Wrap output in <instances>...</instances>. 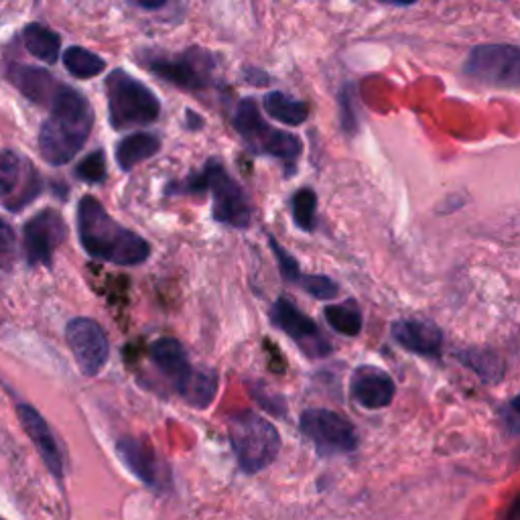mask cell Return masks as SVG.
<instances>
[{"mask_svg": "<svg viewBox=\"0 0 520 520\" xmlns=\"http://www.w3.org/2000/svg\"><path fill=\"white\" fill-rule=\"evenodd\" d=\"M78 234L84 250L92 258L110 265L137 267L151 254L149 242L137 232L120 226L92 195L80 200Z\"/></svg>", "mask_w": 520, "mask_h": 520, "instance_id": "6da1fadb", "label": "cell"}, {"mask_svg": "<svg viewBox=\"0 0 520 520\" xmlns=\"http://www.w3.org/2000/svg\"><path fill=\"white\" fill-rule=\"evenodd\" d=\"M94 126L88 100L70 86H59L51 100V114L39 130V153L49 165L70 163L86 145Z\"/></svg>", "mask_w": 520, "mask_h": 520, "instance_id": "7a4b0ae2", "label": "cell"}, {"mask_svg": "<svg viewBox=\"0 0 520 520\" xmlns=\"http://www.w3.org/2000/svg\"><path fill=\"white\" fill-rule=\"evenodd\" d=\"M171 191L183 193H206L210 191L214 198V218L232 228H246L250 224V204L242 187L230 177L224 165L216 159L208 161L206 167L191 175L179 187Z\"/></svg>", "mask_w": 520, "mask_h": 520, "instance_id": "3957f363", "label": "cell"}, {"mask_svg": "<svg viewBox=\"0 0 520 520\" xmlns=\"http://www.w3.org/2000/svg\"><path fill=\"white\" fill-rule=\"evenodd\" d=\"M228 431L238 466L246 474H256L269 468L279 455V431L260 415L238 413L230 419Z\"/></svg>", "mask_w": 520, "mask_h": 520, "instance_id": "277c9868", "label": "cell"}, {"mask_svg": "<svg viewBox=\"0 0 520 520\" xmlns=\"http://www.w3.org/2000/svg\"><path fill=\"white\" fill-rule=\"evenodd\" d=\"M110 124L116 130L147 126L159 120V98L139 80L116 70L106 80Z\"/></svg>", "mask_w": 520, "mask_h": 520, "instance_id": "5b68a950", "label": "cell"}, {"mask_svg": "<svg viewBox=\"0 0 520 520\" xmlns=\"http://www.w3.org/2000/svg\"><path fill=\"white\" fill-rule=\"evenodd\" d=\"M234 126L250 151L258 155H271L291 169L295 167L303 149L301 141L295 135L285 133V130L273 128L258 112V106L252 98L238 102L234 112Z\"/></svg>", "mask_w": 520, "mask_h": 520, "instance_id": "8992f818", "label": "cell"}, {"mask_svg": "<svg viewBox=\"0 0 520 520\" xmlns=\"http://www.w3.org/2000/svg\"><path fill=\"white\" fill-rule=\"evenodd\" d=\"M464 72L492 88H520V47L516 45H478L470 51Z\"/></svg>", "mask_w": 520, "mask_h": 520, "instance_id": "52a82bcc", "label": "cell"}, {"mask_svg": "<svg viewBox=\"0 0 520 520\" xmlns=\"http://www.w3.org/2000/svg\"><path fill=\"white\" fill-rule=\"evenodd\" d=\"M301 431L323 455L350 453L358 445L356 427L340 413L328 409H309L301 415Z\"/></svg>", "mask_w": 520, "mask_h": 520, "instance_id": "ba28073f", "label": "cell"}, {"mask_svg": "<svg viewBox=\"0 0 520 520\" xmlns=\"http://www.w3.org/2000/svg\"><path fill=\"white\" fill-rule=\"evenodd\" d=\"M214 63L210 55L200 49H189L177 57H155L149 61V70L165 82L183 90H204L210 82Z\"/></svg>", "mask_w": 520, "mask_h": 520, "instance_id": "9c48e42d", "label": "cell"}, {"mask_svg": "<svg viewBox=\"0 0 520 520\" xmlns=\"http://www.w3.org/2000/svg\"><path fill=\"white\" fill-rule=\"evenodd\" d=\"M65 340L86 376H96L108 360V338L102 325L90 317H78L68 323Z\"/></svg>", "mask_w": 520, "mask_h": 520, "instance_id": "30bf717a", "label": "cell"}, {"mask_svg": "<svg viewBox=\"0 0 520 520\" xmlns=\"http://www.w3.org/2000/svg\"><path fill=\"white\" fill-rule=\"evenodd\" d=\"M68 236L63 218L55 210H43L23 228V244L29 265H51L53 252Z\"/></svg>", "mask_w": 520, "mask_h": 520, "instance_id": "8fae6325", "label": "cell"}, {"mask_svg": "<svg viewBox=\"0 0 520 520\" xmlns=\"http://www.w3.org/2000/svg\"><path fill=\"white\" fill-rule=\"evenodd\" d=\"M23 159L13 151H0V200L13 212L21 210L37 198L41 189L35 169L23 177Z\"/></svg>", "mask_w": 520, "mask_h": 520, "instance_id": "7c38bea8", "label": "cell"}, {"mask_svg": "<svg viewBox=\"0 0 520 520\" xmlns=\"http://www.w3.org/2000/svg\"><path fill=\"white\" fill-rule=\"evenodd\" d=\"M271 315L277 328H281L309 356H325L330 352V344L323 340L317 325L303 311H299L289 299H279Z\"/></svg>", "mask_w": 520, "mask_h": 520, "instance_id": "4fadbf2b", "label": "cell"}, {"mask_svg": "<svg viewBox=\"0 0 520 520\" xmlns=\"http://www.w3.org/2000/svg\"><path fill=\"white\" fill-rule=\"evenodd\" d=\"M350 393L360 407L368 411H378L393 403L395 382L384 370L376 366H360L352 374Z\"/></svg>", "mask_w": 520, "mask_h": 520, "instance_id": "5bb4252c", "label": "cell"}, {"mask_svg": "<svg viewBox=\"0 0 520 520\" xmlns=\"http://www.w3.org/2000/svg\"><path fill=\"white\" fill-rule=\"evenodd\" d=\"M395 340L409 352L435 358L441 352L443 336L435 323L425 319H403L393 325Z\"/></svg>", "mask_w": 520, "mask_h": 520, "instance_id": "9a60e30c", "label": "cell"}, {"mask_svg": "<svg viewBox=\"0 0 520 520\" xmlns=\"http://www.w3.org/2000/svg\"><path fill=\"white\" fill-rule=\"evenodd\" d=\"M19 419L21 425L25 427L29 439L35 443V447L39 449L43 462L47 464L49 472L61 480L63 478V460H61V453L57 447L55 437L51 435L49 425L45 423V419L39 415L37 409H33L31 405H19Z\"/></svg>", "mask_w": 520, "mask_h": 520, "instance_id": "2e32d148", "label": "cell"}, {"mask_svg": "<svg viewBox=\"0 0 520 520\" xmlns=\"http://www.w3.org/2000/svg\"><path fill=\"white\" fill-rule=\"evenodd\" d=\"M116 451L120 455V460L124 462V466L133 472L139 480H143L149 486H159L161 476H159V464H157V455L153 453V449L149 445H145L143 441L135 439V437H124L118 441Z\"/></svg>", "mask_w": 520, "mask_h": 520, "instance_id": "e0dca14e", "label": "cell"}, {"mask_svg": "<svg viewBox=\"0 0 520 520\" xmlns=\"http://www.w3.org/2000/svg\"><path fill=\"white\" fill-rule=\"evenodd\" d=\"M151 358L157 364V368L173 380L175 388L191 374L193 366L189 364L185 348L173 340V338H161L151 346Z\"/></svg>", "mask_w": 520, "mask_h": 520, "instance_id": "ac0fdd59", "label": "cell"}, {"mask_svg": "<svg viewBox=\"0 0 520 520\" xmlns=\"http://www.w3.org/2000/svg\"><path fill=\"white\" fill-rule=\"evenodd\" d=\"M177 393L187 405L206 409L218 395V374L208 368H193L191 374L177 386Z\"/></svg>", "mask_w": 520, "mask_h": 520, "instance_id": "d6986e66", "label": "cell"}, {"mask_svg": "<svg viewBox=\"0 0 520 520\" xmlns=\"http://www.w3.org/2000/svg\"><path fill=\"white\" fill-rule=\"evenodd\" d=\"M13 84L21 90L25 98H29L35 104H49L59 88V84L53 80V76L41 68H15L11 72Z\"/></svg>", "mask_w": 520, "mask_h": 520, "instance_id": "ffe728a7", "label": "cell"}, {"mask_svg": "<svg viewBox=\"0 0 520 520\" xmlns=\"http://www.w3.org/2000/svg\"><path fill=\"white\" fill-rule=\"evenodd\" d=\"M159 147H161V141L151 133L128 135L116 145V163L122 171H130V169H135L139 163L157 155Z\"/></svg>", "mask_w": 520, "mask_h": 520, "instance_id": "44dd1931", "label": "cell"}, {"mask_svg": "<svg viewBox=\"0 0 520 520\" xmlns=\"http://www.w3.org/2000/svg\"><path fill=\"white\" fill-rule=\"evenodd\" d=\"M23 41H25L27 51L33 57H37L39 61H43L47 65L57 63L59 49H61V39L49 27L39 25V23L27 25L25 31H23Z\"/></svg>", "mask_w": 520, "mask_h": 520, "instance_id": "7402d4cb", "label": "cell"}, {"mask_svg": "<svg viewBox=\"0 0 520 520\" xmlns=\"http://www.w3.org/2000/svg\"><path fill=\"white\" fill-rule=\"evenodd\" d=\"M265 110L271 118L287 124V126H299L309 116V106L301 100H295L293 96L285 92H271L265 96Z\"/></svg>", "mask_w": 520, "mask_h": 520, "instance_id": "603a6c76", "label": "cell"}, {"mask_svg": "<svg viewBox=\"0 0 520 520\" xmlns=\"http://www.w3.org/2000/svg\"><path fill=\"white\" fill-rule=\"evenodd\" d=\"M63 65H65V70H68L78 80L96 78L106 70V61L100 55H96L84 47H78V45L65 49Z\"/></svg>", "mask_w": 520, "mask_h": 520, "instance_id": "cb8c5ba5", "label": "cell"}, {"mask_svg": "<svg viewBox=\"0 0 520 520\" xmlns=\"http://www.w3.org/2000/svg\"><path fill=\"white\" fill-rule=\"evenodd\" d=\"M323 315L325 321L330 323V328L342 336H358L362 332V313L352 301L342 305H328Z\"/></svg>", "mask_w": 520, "mask_h": 520, "instance_id": "d4e9b609", "label": "cell"}, {"mask_svg": "<svg viewBox=\"0 0 520 520\" xmlns=\"http://www.w3.org/2000/svg\"><path fill=\"white\" fill-rule=\"evenodd\" d=\"M291 208H293L295 224H297L301 230L311 232V230L315 228V212H317V195H315V191L309 189V187L299 189V191L293 195Z\"/></svg>", "mask_w": 520, "mask_h": 520, "instance_id": "484cf974", "label": "cell"}, {"mask_svg": "<svg viewBox=\"0 0 520 520\" xmlns=\"http://www.w3.org/2000/svg\"><path fill=\"white\" fill-rule=\"evenodd\" d=\"M309 295L323 299V301H330L334 297H338L340 289L338 285L330 279V277H323V275H301L297 281Z\"/></svg>", "mask_w": 520, "mask_h": 520, "instance_id": "4316f807", "label": "cell"}, {"mask_svg": "<svg viewBox=\"0 0 520 520\" xmlns=\"http://www.w3.org/2000/svg\"><path fill=\"white\" fill-rule=\"evenodd\" d=\"M76 175L86 181V183H100L106 177V161H104V153L102 151H94L90 153L78 167H76Z\"/></svg>", "mask_w": 520, "mask_h": 520, "instance_id": "83f0119b", "label": "cell"}, {"mask_svg": "<svg viewBox=\"0 0 520 520\" xmlns=\"http://www.w3.org/2000/svg\"><path fill=\"white\" fill-rule=\"evenodd\" d=\"M462 360L474 368L478 374H482L484 378H490V380H496L500 376V362L492 356V354H480V352H468L466 356H462Z\"/></svg>", "mask_w": 520, "mask_h": 520, "instance_id": "f1b7e54d", "label": "cell"}, {"mask_svg": "<svg viewBox=\"0 0 520 520\" xmlns=\"http://www.w3.org/2000/svg\"><path fill=\"white\" fill-rule=\"evenodd\" d=\"M17 254V242L13 228L0 220V271H9L15 263Z\"/></svg>", "mask_w": 520, "mask_h": 520, "instance_id": "f546056e", "label": "cell"}, {"mask_svg": "<svg viewBox=\"0 0 520 520\" xmlns=\"http://www.w3.org/2000/svg\"><path fill=\"white\" fill-rule=\"evenodd\" d=\"M271 246H273V250H275L277 260H279V267H281L283 277H285L287 281H299L301 271H299L297 260H295L287 250H283V248L275 242V238H271Z\"/></svg>", "mask_w": 520, "mask_h": 520, "instance_id": "4dcf8cb0", "label": "cell"}, {"mask_svg": "<svg viewBox=\"0 0 520 520\" xmlns=\"http://www.w3.org/2000/svg\"><path fill=\"white\" fill-rule=\"evenodd\" d=\"M340 104H342V124L346 128V133H354L358 126V118H356V110H354L352 86L344 88V92L340 94Z\"/></svg>", "mask_w": 520, "mask_h": 520, "instance_id": "1f68e13d", "label": "cell"}, {"mask_svg": "<svg viewBox=\"0 0 520 520\" xmlns=\"http://www.w3.org/2000/svg\"><path fill=\"white\" fill-rule=\"evenodd\" d=\"M135 7H141V9H147V11H155V9H161L167 5V0H130Z\"/></svg>", "mask_w": 520, "mask_h": 520, "instance_id": "d6a6232c", "label": "cell"}, {"mask_svg": "<svg viewBox=\"0 0 520 520\" xmlns=\"http://www.w3.org/2000/svg\"><path fill=\"white\" fill-rule=\"evenodd\" d=\"M504 520H520V494L514 498V502L510 504V508L506 510Z\"/></svg>", "mask_w": 520, "mask_h": 520, "instance_id": "836d02e7", "label": "cell"}, {"mask_svg": "<svg viewBox=\"0 0 520 520\" xmlns=\"http://www.w3.org/2000/svg\"><path fill=\"white\" fill-rule=\"evenodd\" d=\"M185 114H187V122H189V128H191V130H195V128H200V126L204 124V120H202V118H200L198 114H195L193 110H187Z\"/></svg>", "mask_w": 520, "mask_h": 520, "instance_id": "e575fe53", "label": "cell"}, {"mask_svg": "<svg viewBox=\"0 0 520 520\" xmlns=\"http://www.w3.org/2000/svg\"><path fill=\"white\" fill-rule=\"evenodd\" d=\"M382 3H388V5H397V7H409V5H415L417 0H382Z\"/></svg>", "mask_w": 520, "mask_h": 520, "instance_id": "d590c367", "label": "cell"}, {"mask_svg": "<svg viewBox=\"0 0 520 520\" xmlns=\"http://www.w3.org/2000/svg\"><path fill=\"white\" fill-rule=\"evenodd\" d=\"M512 409H514L516 413H520V395H516V397L512 399Z\"/></svg>", "mask_w": 520, "mask_h": 520, "instance_id": "8d00e7d4", "label": "cell"}, {"mask_svg": "<svg viewBox=\"0 0 520 520\" xmlns=\"http://www.w3.org/2000/svg\"><path fill=\"white\" fill-rule=\"evenodd\" d=\"M0 520H3V518H0Z\"/></svg>", "mask_w": 520, "mask_h": 520, "instance_id": "74e56055", "label": "cell"}]
</instances>
